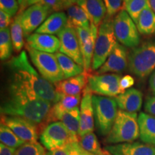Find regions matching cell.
<instances>
[{"label":"cell","mask_w":155,"mask_h":155,"mask_svg":"<svg viewBox=\"0 0 155 155\" xmlns=\"http://www.w3.org/2000/svg\"><path fill=\"white\" fill-rule=\"evenodd\" d=\"M13 44L11 38L10 30L7 28L0 30V58L5 61L11 57L12 54Z\"/></svg>","instance_id":"obj_32"},{"label":"cell","mask_w":155,"mask_h":155,"mask_svg":"<svg viewBox=\"0 0 155 155\" xmlns=\"http://www.w3.org/2000/svg\"><path fill=\"white\" fill-rule=\"evenodd\" d=\"M52 12L53 10L48 6L34 5L27 8L21 14H17L19 15L25 38H28L31 32L37 30Z\"/></svg>","instance_id":"obj_12"},{"label":"cell","mask_w":155,"mask_h":155,"mask_svg":"<svg viewBox=\"0 0 155 155\" xmlns=\"http://www.w3.org/2000/svg\"><path fill=\"white\" fill-rule=\"evenodd\" d=\"M77 5L81 7L88 15L91 24L98 27L107 15L106 7L103 0H80Z\"/></svg>","instance_id":"obj_20"},{"label":"cell","mask_w":155,"mask_h":155,"mask_svg":"<svg viewBox=\"0 0 155 155\" xmlns=\"http://www.w3.org/2000/svg\"><path fill=\"white\" fill-rule=\"evenodd\" d=\"M75 4H77L78 2V1H80V0H75Z\"/></svg>","instance_id":"obj_49"},{"label":"cell","mask_w":155,"mask_h":155,"mask_svg":"<svg viewBox=\"0 0 155 155\" xmlns=\"http://www.w3.org/2000/svg\"><path fill=\"white\" fill-rule=\"evenodd\" d=\"M15 149L5 146V144H0V155H15Z\"/></svg>","instance_id":"obj_44"},{"label":"cell","mask_w":155,"mask_h":155,"mask_svg":"<svg viewBox=\"0 0 155 155\" xmlns=\"http://www.w3.org/2000/svg\"><path fill=\"white\" fill-rule=\"evenodd\" d=\"M51 104L39 98H31L19 92L9 91V96L1 105V114L17 116L27 119L38 125L40 134L47 127L48 114Z\"/></svg>","instance_id":"obj_2"},{"label":"cell","mask_w":155,"mask_h":155,"mask_svg":"<svg viewBox=\"0 0 155 155\" xmlns=\"http://www.w3.org/2000/svg\"><path fill=\"white\" fill-rule=\"evenodd\" d=\"M70 155H91L84 150L79 144V141L70 144Z\"/></svg>","instance_id":"obj_39"},{"label":"cell","mask_w":155,"mask_h":155,"mask_svg":"<svg viewBox=\"0 0 155 155\" xmlns=\"http://www.w3.org/2000/svg\"><path fill=\"white\" fill-rule=\"evenodd\" d=\"M28 0H17L19 5V11L18 14H21L22 12H24L28 6Z\"/></svg>","instance_id":"obj_45"},{"label":"cell","mask_w":155,"mask_h":155,"mask_svg":"<svg viewBox=\"0 0 155 155\" xmlns=\"http://www.w3.org/2000/svg\"><path fill=\"white\" fill-rule=\"evenodd\" d=\"M44 146L38 142H26L16 149L15 155H45Z\"/></svg>","instance_id":"obj_34"},{"label":"cell","mask_w":155,"mask_h":155,"mask_svg":"<svg viewBox=\"0 0 155 155\" xmlns=\"http://www.w3.org/2000/svg\"><path fill=\"white\" fill-rule=\"evenodd\" d=\"M40 139L45 148L49 151L79 141V139L71 134L61 121L48 124L42 131Z\"/></svg>","instance_id":"obj_9"},{"label":"cell","mask_w":155,"mask_h":155,"mask_svg":"<svg viewBox=\"0 0 155 155\" xmlns=\"http://www.w3.org/2000/svg\"><path fill=\"white\" fill-rule=\"evenodd\" d=\"M1 123L8 127L25 142H38L40 130L35 124L17 116L5 115L1 116Z\"/></svg>","instance_id":"obj_11"},{"label":"cell","mask_w":155,"mask_h":155,"mask_svg":"<svg viewBox=\"0 0 155 155\" xmlns=\"http://www.w3.org/2000/svg\"><path fill=\"white\" fill-rule=\"evenodd\" d=\"M63 2L64 5V8L67 9H68L70 7H71V6L74 5V4H75V0H63Z\"/></svg>","instance_id":"obj_47"},{"label":"cell","mask_w":155,"mask_h":155,"mask_svg":"<svg viewBox=\"0 0 155 155\" xmlns=\"http://www.w3.org/2000/svg\"><path fill=\"white\" fill-rule=\"evenodd\" d=\"M121 79V75L114 73L90 75L88 86L93 94L102 96L116 97L125 91L120 86Z\"/></svg>","instance_id":"obj_10"},{"label":"cell","mask_w":155,"mask_h":155,"mask_svg":"<svg viewBox=\"0 0 155 155\" xmlns=\"http://www.w3.org/2000/svg\"><path fill=\"white\" fill-rule=\"evenodd\" d=\"M139 137V128L137 113L119 110L111 131L106 136L105 142L111 144L133 142Z\"/></svg>","instance_id":"obj_3"},{"label":"cell","mask_w":155,"mask_h":155,"mask_svg":"<svg viewBox=\"0 0 155 155\" xmlns=\"http://www.w3.org/2000/svg\"><path fill=\"white\" fill-rule=\"evenodd\" d=\"M57 61L59 64L62 72H63L65 78L75 77L83 73L85 71L84 68L75 63L73 59L69 58L65 54L56 53L55 54Z\"/></svg>","instance_id":"obj_26"},{"label":"cell","mask_w":155,"mask_h":155,"mask_svg":"<svg viewBox=\"0 0 155 155\" xmlns=\"http://www.w3.org/2000/svg\"><path fill=\"white\" fill-rule=\"evenodd\" d=\"M81 102V94L77 96H63L62 95L59 101L52 106L48 114L47 126L50 124L60 120V118L65 112L71 111L73 108L78 107Z\"/></svg>","instance_id":"obj_21"},{"label":"cell","mask_w":155,"mask_h":155,"mask_svg":"<svg viewBox=\"0 0 155 155\" xmlns=\"http://www.w3.org/2000/svg\"><path fill=\"white\" fill-rule=\"evenodd\" d=\"M66 27L76 29L78 28H90L91 22L88 17L78 5H73L67 9Z\"/></svg>","instance_id":"obj_25"},{"label":"cell","mask_w":155,"mask_h":155,"mask_svg":"<svg viewBox=\"0 0 155 155\" xmlns=\"http://www.w3.org/2000/svg\"><path fill=\"white\" fill-rule=\"evenodd\" d=\"M27 42L32 49L51 54L58 53L61 47L59 38L52 35L31 34L27 38Z\"/></svg>","instance_id":"obj_18"},{"label":"cell","mask_w":155,"mask_h":155,"mask_svg":"<svg viewBox=\"0 0 155 155\" xmlns=\"http://www.w3.org/2000/svg\"><path fill=\"white\" fill-rule=\"evenodd\" d=\"M114 98L120 110L129 113H137L141 108L143 95L137 89L129 88Z\"/></svg>","instance_id":"obj_19"},{"label":"cell","mask_w":155,"mask_h":155,"mask_svg":"<svg viewBox=\"0 0 155 155\" xmlns=\"http://www.w3.org/2000/svg\"><path fill=\"white\" fill-rule=\"evenodd\" d=\"M58 38L61 42L60 52L68 56L75 63L83 67V56L75 29L65 27L58 34Z\"/></svg>","instance_id":"obj_13"},{"label":"cell","mask_w":155,"mask_h":155,"mask_svg":"<svg viewBox=\"0 0 155 155\" xmlns=\"http://www.w3.org/2000/svg\"><path fill=\"white\" fill-rule=\"evenodd\" d=\"M144 110L149 114L155 116V96L147 98L144 104Z\"/></svg>","instance_id":"obj_41"},{"label":"cell","mask_w":155,"mask_h":155,"mask_svg":"<svg viewBox=\"0 0 155 155\" xmlns=\"http://www.w3.org/2000/svg\"><path fill=\"white\" fill-rule=\"evenodd\" d=\"M124 7L136 23L141 12L150 5L149 0H124Z\"/></svg>","instance_id":"obj_33"},{"label":"cell","mask_w":155,"mask_h":155,"mask_svg":"<svg viewBox=\"0 0 155 155\" xmlns=\"http://www.w3.org/2000/svg\"><path fill=\"white\" fill-rule=\"evenodd\" d=\"M59 121L65 126L71 134L80 139V108L76 107L71 111L65 112L61 116Z\"/></svg>","instance_id":"obj_29"},{"label":"cell","mask_w":155,"mask_h":155,"mask_svg":"<svg viewBox=\"0 0 155 155\" xmlns=\"http://www.w3.org/2000/svg\"><path fill=\"white\" fill-rule=\"evenodd\" d=\"M134 84V79L129 75H127L122 77L121 81H120V86L124 91L130 88Z\"/></svg>","instance_id":"obj_40"},{"label":"cell","mask_w":155,"mask_h":155,"mask_svg":"<svg viewBox=\"0 0 155 155\" xmlns=\"http://www.w3.org/2000/svg\"><path fill=\"white\" fill-rule=\"evenodd\" d=\"M34 5H42L49 7L53 12H61L64 8V5L63 0H28V6H30Z\"/></svg>","instance_id":"obj_35"},{"label":"cell","mask_w":155,"mask_h":155,"mask_svg":"<svg viewBox=\"0 0 155 155\" xmlns=\"http://www.w3.org/2000/svg\"><path fill=\"white\" fill-rule=\"evenodd\" d=\"M113 21L111 18L106 17L98 29L92 61L91 68L94 71L99 69L105 63L117 44Z\"/></svg>","instance_id":"obj_6"},{"label":"cell","mask_w":155,"mask_h":155,"mask_svg":"<svg viewBox=\"0 0 155 155\" xmlns=\"http://www.w3.org/2000/svg\"><path fill=\"white\" fill-rule=\"evenodd\" d=\"M91 35L88 41L81 47V51L83 60V68H84L85 71L87 73H88L91 68L92 67L95 43H96L98 32V27L95 26L94 25L91 24Z\"/></svg>","instance_id":"obj_27"},{"label":"cell","mask_w":155,"mask_h":155,"mask_svg":"<svg viewBox=\"0 0 155 155\" xmlns=\"http://www.w3.org/2000/svg\"><path fill=\"white\" fill-rule=\"evenodd\" d=\"M138 124L141 140L155 146V116L141 112L138 116Z\"/></svg>","instance_id":"obj_23"},{"label":"cell","mask_w":155,"mask_h":155,"mask_svg":"<svg viewBox=\"0 0 155 155\" xmlns=\"http://www.w3.org/2000/svg\"><path fill=\"white\" fill-rule=\"evenodd\" d=\"M88 73L84 71L81 74L70 78L55 83V88L58 94L63 96H77L86 89L88 83Z\"/></svg>","instance_id":"obj_16"},{"label":"cell","mask_w":155,"mask_h":155,"mask_svg":"<svg viewBox=\"0 0 155 155\" xmlns=\"http://www.w3.org/2000/svg\"><path fill=\"white\" fill-rule=\"evenodd\" d=\"M75 30H76L81 48L90 38L91 35V27L90 28H78L75 29Z\"/></svg>","instance_id":"obj_38"},{"label":"cell","mask_w":155,"mask_h":155,"mask_svg":"<svg viewBox=\"0 0 155 155\" xmlns=\"http://www.w3.org/2000/svg\"><path fill=\"white\" fill-rule=\"evenodd\" d=\"M107 10L106 17L112 18L114 15L121 11L124 0H103Z\"/></svg>","instance_id":"obj_36"},{"label":"cell","mask_w":155,"mask_h":155,"mask_svg":"<svg viewBox=\"0 0 155 155\" xmlns=\"http://www.w3.org/2000/svg\"><path fill=\"white\" fill-rule=\"evenodd\" d=\"M12 17L6 13L5 12L0 10V28L1 29L7 28V27L12 22Z\"/></svg>","instance_id":"obj_42"},{"label":"cell","mask_w":155,"mask_h":155,"mask_svg":"<svg viewBox=\"0 0 155 155\" xmlns=\"http://www.w3.org/2000/svg\"><path fill=\"white\" fill-rule=\"evenodd\" d=\"M105 149L111 155H155V146L139 142L108 145Z\"/></svg>","instance_id":"obj_17"},{"label":"cell","mask_w":155,"mask_h":155,"mask_svg":"<svg viewBox=\"0 0 155 155\" xmlns=\"http://www.w3.org/2000/svg\"><path fill=\"white\" fill-rule=\"evenodd\" d=\"M0 8L11 17H14L18 14L19 5L17 0H0Z\"/></svg>","instance_id":"obj_37"},{"label":"cell","mask_w":155,"mask_h":155,"mask_svg":"<svg viewBox=\"0 0 155 155\" xmlns=\"http://www.w3.org/2000/svg\"><path fill=\"white\" fill-rule=\"evenodd\" d=\"M93 93L88 86L83 91L80 108V130L79 137H82L94 130V110Z\"/></svg>","instance_id":"obj_14"},{"label":"cell","mask_w":155,"mask_h":155,"mask_svg":"<svg viewBox=\"0 0 155 155\" xmlns=\"http://www.w3.org/2000/svg\"><path fill=\"white\" fill-rule=\"evenodd\" d=\"M27 50L33 65L45 79L53 84L65 79L55 55L34 50L28 45Z\"/></svg>","instance_id":"obj_7"},{"label":"cell","mask_w":155,"mask_h":155,"mask_svg":"<svg viewBox=\"0 0 155 155\" xmlns=\"http://www.w3.org/2000/svg\"><path fill=\"white\" fill-rule=\"evenodd\" d=\"M68 17L63 12H57L50 15L35 31L36 33L58 34L66 27Z\"/></svg>","instance_id":"obj_22"},{"label":"cell","mask_w":155,"mask_h":155,"mask_svg":"<svg viewBox=\"0 0 155 155\" xmlns=\"http://www.w3.org/2000/svg\"><path fill=\"white\" fill-rule=\"evenodd\" d=\"M7 67L10 73L8 91L21 93L52 105L61 99L62 95L56 91L52 83L45 79L32 66L25 51L12 58Z\"/></svg>","instance_id":"obj_1"},{"label":"cell","mask_w":155,"mask_h":155,"mask_svg":"<svg viewBox=\"0 0 155 155\" xmlns=\"http://www.w3.org/2000/svg\"><path fill=\"white\" fill-rule=\"evenodd\" d=\"M81 147L91 155H111L106 149H102L96 134L91 132L79 139Z\"/></svg>","instance_id":"obj_28"},{"label":"cell","mask_w":155,"mask_h":155,"mask_svg":"<svg viewBox=\"0 0 155 155\" xmlns=\"http://www.w3.org/2000/svg\"><path fill=\"white\" fill-rule=\"evenodd\" d=\"M128 53L124 46L117 43L105 63L100 68L99 75L106 73H121L128 66Z\"/></svg>","instance_id":"obj_15"},{"label":"cell","mask_w":155,"mask_h":155,"mask_svg":"<svg viewBox=\"0 0 155 155\" xmlns=\"http://www.w3.org/2000/svg\"><path fill=\"white\" fill-rule=\"evenodd\" d=\"M139 33L143 35H155V13L150 7L141 12L136 22Z\"/></svg>","instance_id":"obj_24"},{"label":"cell","mask_w":155,"mask_h":155,"mask_svg":"<svg viewBox=\"0 0 155 155\" xmlns=\"http://www.w3.org/2000/svg\"><path fill=\"white\" fill-rule=\"evenodd\" d=\"M0 141L1 144L15 150L26 143L19 139L8 127L2 123L0 125Z\"/></svg>","instance_id":"obj_31"},{"label":"cell","mask_w":155,"mask_h":155,"mask_svg":"<svg viewBox=\"0 0 155 155\" xmlns=\"http://www.w3.org/2000/svg\"><path fill=\"white\" fill-rule=\"evenodd\" d=\"M149 2H150V7L155 13V0H149Z\"/></svg>","instance_id":"obj_48"},{"label":"cell","mask_w":155,"mask_h":155,"mask_svg":"<svg viewBox=\"0 0 155 155\" xmlns=\"http://www.w3.org/2000/svg\"><path fill=\"white\" fill-rule=\"evenodd\" d=\"M48 155H70V144L55 150L49 151Z\"/></svg>","instance_id":"obj_43"},{"label":"cell","mask_w":155,"mask_h":155,"mask_svg":"<svg viewBox=\"0 0 155 155\" xmlns=\"http://www.w3.org/2000/svg\"><path fill=\"white\" fill-rule=\"evenodd\" d=\"M129 71L137 77L145 78L155 70V40L134 48L128 56Z\"/></svg>","instance_id":"obj_4"},{"label":"cell","mask_w":155,"mask_h":155,"mask_svg":"<svg viewBox=\"0 0 155 155\" xmlns=\"http://www.w3.org/2000/svg\"><path fill=\"white\" fill-rule=\"evenodd\" d=\"M94 119L98 133L107 136L111 131L118 114V105L114 98L94 95Z\"/></svg>","instance_id":"obj_5"},{"label":"cell","mask_w":155,"mask_h":155,"mask_svg":"<svg viewBox=\"0 0 155 155\" xmlns=\"http://www.w3.org/2000/svg\"><path fill=\"white\" fill-rule=\"evenodd\" d=\"M11 38L12 40L13 48L16 52H20L24 46V32L20 23L19 15L17 16L13 19L10 26Z\"/></svg>","instance_id":"obj_30"},{"label":"cell","mask_w":155,"mask_h":155,"mask_svg":"<svg viewBox=\"0 0 155 155\" xmlns=\"http://www.w3.org/2000/svg\"><path fill=\"white\" fill-rule=\"evenodd\" d=\"M116 40L128 48H137L140 42V35L135 22L127 12L122 9L113 21Z\"/></svg>","instance_id":"obj_8"},{"label":"cell","mask_w":155,"mask_h":155,"mask_svg":"<svg viewBox=\"0 0 155 155\" xmlns=\"http://www.w3.org/2000/svg\"><path fill=\"white\" fill-rule=\"evenodd\" d=\"M150 87L151 91L155 94V70L150 78Z\"/></svg>","instance_id":"obj_46"},{"label":"cell","mask_w":155,"mask_h":155,"mask_svg":"<svg viewBox=\"0 0 155 155\" xmlns=\"http://www.w3.org/2000/svg\"><path fill=\"white\" fill-rule=\"evenodd\" d=\"M45 155H48V154H47V153H46V154H45Z\"/></svg>","instance_id":"obj_50"}]
</instances>
